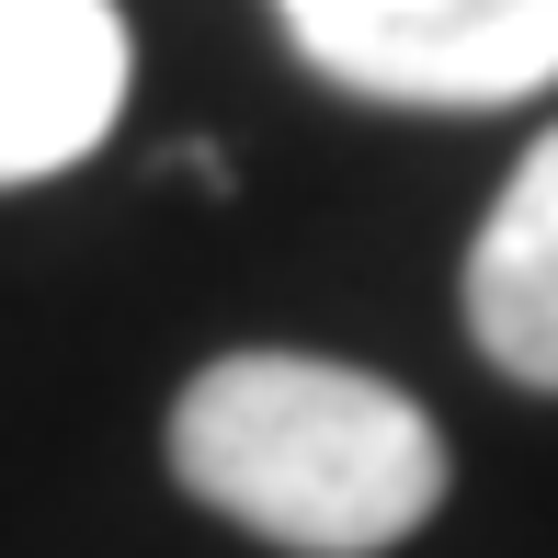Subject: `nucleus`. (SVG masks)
<instances>
[{
	"label": "nucleus",
	"instance_id": "obj_4",
	"mask_svg": "<svg viewBox=\"0 0 558 558\" xmlns=\"http://www.w3.org/2000/svg\"><path fill=\"white\" fill-rule=\"evenodd\" d=\"M468 331L513 388L558 399V125L524 148V171L501 183V206L468 251Z\"/></svg>",
	"mask_w": 558,
	"mask_h": 558
},
{
	"label": "nucleus",
	"instance_id": "obj_1",
	"mask_svg": "<svg viewBox=\"0 0 558 558\" xmlns=\"http://www.w3.org/2000/svg\"><path fill=\"white\" fill-rule=\"evenodd\" d=\"M171 478L296 558H376L445 501V434L331 353H217L171 399Z\"/></svg>",
	"mask_w": 558,
	"mask_h": 558
},
{
	"label": "nucleus",
	"instance_id": "obj_2",
	"mask_svg": "<svg viewBox=\"0 0 558 558\" xmlns=\"http://www.w3.org/2000/svg\"><path fill=\"white\" fill-rule=\"evenodd\" d=\"M296 69H319L353 104L411 114H490L558 81V0H388V12L286 35Z\"/></svg>",
	"mask_w": 558,
	"mask_h": 558
},
{
	"label": "nucleus",
	"instance_id": "obj_3",
	"mask_svg": "<svg viewBox=\"0 0 558 558\" xmlns=\"http://www.w3.org/2000/svg\"><path fill=\"white\" fill-rule=\"evenodd\" d=\"M137 46L114 0H0V194L81 171L114 137Z\"/></svg>",
	"mask_w": 558,
	"mask_h": 558
},
{
	"label": "nucleus",
	"instance_id": "obj_5",
	"mask_svg": "<svg viewBox=\"0 0 558 558\" xmlns=\"http://www.w3.org/2000/svg\"><path fill=\"white\" fill-rule=\"evenodd\" d=\"M353 12H388V0H274L286 35H319V23H353Z\"/></svg>",
	"mask_w": 558,
	"mask_h": 558
}]
</instances>
